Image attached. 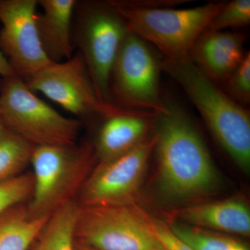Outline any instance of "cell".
Listing matches in <instances>:
<instances>
[{"label":"cell","instance_id":"6da1fadb","mask_svg":"<svg viewBox=\"0 0 250 250\" xmlns=\"http://www.w3.org/2000/svg\"><path fill=\"white\" fill-rule=\"evenodd\" d=\"M164 101L167 111L153 118L161 191L173 200L208 195L219 179L208 149L184 108L171 98Z\"/></svg>","mask_w":250,"mask_h":250},{"label":"cell","instance_id":"7a4b0ae2","mask_svg":"<svg viewBox=\"0 0 250 250\" xmlns=\"http://www.w3.org/2000/svg\"><path fill=\"white\" fill-rule=\"evenodd\" d=\"M161 70L181 87L224 150L245 172L250 170L249 110L230 98L190 57L161 59Z\"/></svg>","mask_w":250,"mask_h":250},{"label":"cell","instance_id":"3957f363","mask_svg":"<svg viewBox=\"0 0 250 250\" xmlns=\"http://www.w3.org/2000/svg\"><path fill=\"white\" fill-rule=\"evenodd\" d=\"M98 163L93 143L80 146H42L31 156L34 185L27 202L33 217L50 216L76 200L82 186Z\"/></svg>","mask_w":250,"mask_h":250},{"label":"cell","instance_id":"277c9868","mask_svg":"<svg viewBox=\"0 0 250 250\" xmlns=\"http://www.w3.org/2000/svg\"><path fill=\"white\" fill-rule=\"evenodd\" d=\"M108 1L124 18L130 31L169 59L188 57L192 46L208 30L225 3L212 1L189 9H172L138 7L129 1Z\"/></svg>","mask_w":250,"mask_h":250},{"label":"cell","instance_id":"5b68a950","mask_svg":"<svg viewBox=\"0 0 250 250\" xmlns=\"http://www.w3.org/2000/svg\"><path fill=\"white\" fill-rule=\"evenodd\" d=\"M0 111L6 129L34 147L76 145L81 122L62 116L17 75L0 79Z\"/></svg>","mask_w":250,"mask_h":250},{"label":"cell","instance_id":"8992f818","mask_svg":"<svg viewBox=\"0 0 250 250\" xmlns=\"http://www.w3.org/2000/svg\"><path fill=\"white\" fill-rule=\"evenodd\" d=\"M73 42L78 46L100 100L113 104L110 75L118 52L130 32L126 22L109 1H77Z\"/></svg>","mask_w":250,"mask_h":250},{"label":"cell","instance_id":"52a82bcc","mask_svg":"<svg viewBox=\"0 0 250 250\" xmlns=\"http://www.w3.org/2000/svg\"><path fill=\"white\" fill-rule=\"evenodd\" d=\"M161 59L146 41L130 31L112 68L110 98L125 109L148 113L167 111L160 92Z\"/></svg>","mask_w":250,"mask_h":250},{"label":"cell","instance_id":"ba28073f","mask_svg":"<svg viewBox=\"0 0 250 250\" xmlns=\"http://www.w3.org/2000/svg\"><path fill=\"white\" fill-rule=\"evenodd\" d=\"M75 241L98 250H164L153 233L150 215L136 204L79 207Z\"/></svg>","mask_w":250,"mask_h":250},{"label":"cell","instance_id":"9c48e42d","mask_svg":"<svg viewBox=\"0 0 250 250\" xmlns=\"http://www.w3.org/2000/svg\"><path fill=\"white\" fill-rule=\"evenodd\" d=\"M24 81L34 93L43 94L80 118H106L128 110L100 100L84 60L79 52L64 62H51Z\"/></svg>","mask_w":250,"mask_h":250},{"label":"cell","instance_id":"30bf717a","mask_svg":"<svg viewBox=\"0 0 250 250\" xmlns=\"http://www.w3.org/2000/svg\"><path fill=\"white\" fill-rule=\"evenodd\" d=\"M155 144L154 134L121 157L97 163L77 195V205L115 207L136 204Z\"/></svg>","mask_w":250,"mask_h":250},{"label":"cell","instance_id":"8fae6325","mask_svg":"<svg viewBox=\"0 0 250 250\" xmlns=\"http://www.w3.org/2000/svg\"><path fill=\"white\" fill-rule=\"evenodd\" d=\"M37 0H0V50L26 80L51 63L36 28Z\"/></svg>","mask_w":250,"mask_h":250},{"label":"cell","instance_id":"7c38bea8","mask_svg":"<svg viewBox=\"0 0 250 250\" xmlns=\"http://www.w3.org/2000/svg\"><path fill=\"white\" fill-rule=\"evenodd\" d=\"M245 36L241 33L206 31L192 46L189 57L208 78L217 84L223 83L246 56Z\"/></svg>","mask_w":250,"mask_h":250},{"label":"cell","instance_id":"4fadbf2b","mask_svg":"<svg viewBox=\"0 0 250 250\" xmlns=\"http://www.w3.org/2000/svg\"><path fill=\"white\" fill-rule=\"evenodd\" d=\"M155 115L126 110L104 118L93 143L98 162H108L121 157L147 139Z\"/></svg>","mask_w":250,"mask_h":250},{"label":"cell","instance_id":"5bb4252c","mask_svg":"<svg viewBox=\"0 0 250 250\" xmlns=\"http://www.w3.org/2000/svg\"><path fill=\"white\" fill-rule=\"evenodd\" d=\"M76 0H39L42 12L36 14V28L41 46L49 60L60 62L73 56L72 18Z\"/></svg>","mask_w":250,"mask_h":250},{"label":"cell","instance_id":"9a60e30c","mask_svg":"<svg viewBox=\"0 0 250 250\" xmlns=\"http://www.w3.org/2000/svg\"><path fill=\"white\" fill-rule=\"evenodd\" d=\"M176 216L184 224L217 231L250 236V210L236 199L189 206L177 210Z\"/></svg>","mask_w":250,"mask_h":250},{"label":"cell","instance_id":"2e32d148","mask_svg":"<svg viewBox=\"0 0 250 250\" xmlns=\"http://www.w3.org/2000/svg\"><path fill=\"white\" fill-rule=\"evenodd\" d=\"M49 217H33L27 202L6 210L0 215V250H29Z\"/></svg>","mask_w":250,"mask_h":250},{"label":"cell","instance_id":"e0dca14e","mask_svg":"<svg viewBox=\"0 0 250 250\" xmlns=\"http://www.w3.org/2000/svg\"><path fill=\"white\" fill-rule=\"evenodd\" d=\"M79 206L68 202L49 217L36 238L33 250H75V227Z\"/></svg>","mask_w":250,"mask_h":250},{"label":"cell","instance_id":"ac0fdd59","mask_svg":"<svg viewBox=\"0 0 250 250\" xmlns=\"http://www.w3.org/2000/svg\"><path fill=\"white\" fill-rule=\"evenodd\" d=\"M34 148L9 129L0 136V184L24 173Z\"/></svg>","mask_w":250,"mask_h":250},{"label":"cell","instance_id":"d6986e66","mask_svg":"<svg viewBox=\"0 0 250 250\" xmlns=\"http://www.w3.org/2000/svg\"><path fill=\"white\" fill-rule=\"evenodd\" d=\"M168 225L174 233L194 250H250L245 243L225 233L182 223Z\"/></svg>","mask_w":250,"mask_h":250},{"label":"cell","instance_id":"ffe728a7","mask_svg":"<svg viewBox=\"0 0 250 250\" xmlns=\"http://www.w3.org/2000/svg\"><path fill=\"white\" fill-rule=\"evenodd\" d=\"M34 185L32 172H24L0 184V215L15 205L29 201Z\"/></svg>","mask_w":250,"mask_h":250},{"label":"cell","instance_id":"44dd1931","mask_svg":"<svg viewBox=\"0 0 250 250\" xmlns=\"http://www.w3.org/2000/svg\"><path fill=\"white\" fill-rule=\"evenodd\" d=\"M250 22V0H234L224 3L208 30L225 31L229 28L248 25Z\"/></svg>","mask_w":250,"mask_h":250},{"label":"cell","instance_id":"7402d4cb","mask_svg":"<svg viewBox=\"0 0 250 250\" xmlns=\"http://www.w3.org/2000/svg\"><path fill=\"white\" fill-rule=\"evenodd\" d=\"M222 89L244 106L250 103V54L247 52L240 65L223 83Z\"/></svg>","mask_w":250,"mask_h":250},{"label":"cell","instance_id":"603a6c76","mask_svg":"<svg viewBox=\"0 0 250 250\" xmlns=\"http://www.w3.org/2000/svg\"><path fill=\"white\" fill-rule=\"evenodd\" d=\"M150 223L153 233L164 250H194L174 233L165 222L150 216Z\"/></svg>","mask_w":250,"mask_h":250},{"label":"cell","instance_id":"cb8c5ba5","mask_svg":"<svg viewBox=\"0 0 250 250\" xmlns=\"http://www.w3.org/2000/svg\"><path fill=\"white\" fill-rule=\"evenodd\" d=\"M16 75L12 67L10 65L7 59L0 50V77H6L11 75Z\"/></svg>","mask_w":250,"mask_h":250},{"label":"cell","instance_id":"d4e9b609","mask_svg":"<svg viewBox=\"0 0 250 250\" xmlns=\"http://www.w3.org/2000/svg\"><path fill=\"white\" fill-rule=\"evenodd\" d=\"M75 250H98L94 249V248H90V247L84 246V245L80 244V243H77L75 241Z\"/></svg>","mask_w":250,"mask_h":250},{"label":"cell","instance_id":"484cf974","mask_svg":"<svg viewBox=\"0 0 250 250\" xmlns=\"http://www.w3.org/2000/svg\"><path fill=\"white\" fill-rule=\"evenodd\" d=\"M6 129V126L3 121L2 116H1V111H0V136L4 132Z\"/></svg>","mask_w":250,"mask_h":250}]
</instances>
